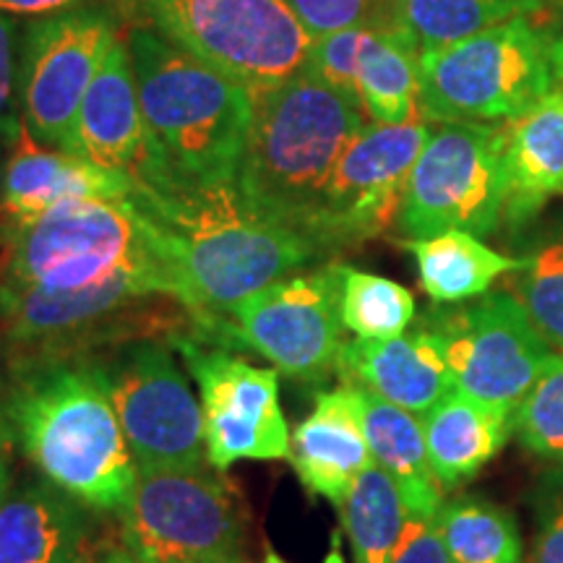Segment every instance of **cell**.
<instances>
[{
	"mask_svg": "<svg viewBox=\"0 0 563 563\" xmlns=\"http://www.w3.org/2000/svg\"><path fill=\"white\" fill-rule=\"evenodd\" d=\"M418 79L426 123L514 121L563 81V24L543 9L422 51Z\"/></svg>",
	"mask_w": 563,
	"mask_h": 563,
	"instance_id": "obj_6",
	"label": "cell"
},
{
	"mask_svg": "<svg viewBox=\"0 0 563 563\" xmlns=\"http://www.w3.org/2000/svg\"><path fill=\"white\" fill-rule=\"evenodd\" d=\"M123 545L154 563H238L245 522L238 493L203 470L139 473L118 511Z\"/></svg>",
	"mask_w": 563,
	"mask_h": 563,
	"instance_id": "obj_10",
	"label": "cell"
},
{
	"mask_svg": "<svg viewBox=\"0 0 563 563\" xmlns=\"http://www.w3.org/2000/svg\"><path fill=\"white\" fill-rule=\"evenodd\" d=\"M371 30H344L313 42L306 68H311L329 87L357 100V66Z\"/></svg>",
	"mask_w": 563,
	"mask_h": 563,
	"instance_id": "obj_33",
	"label": "cell"
},
{
	"mask_svg": "<svg viewBox=\"0 0 563 563\" xmlns=\"http://www.w3.org/2000/svg\"><path fill=\"white\" fill-rule=\"evenodd\" d=\"M238 563H243V561H238Z\"/></svg>",
	"mask_w": 563,
	"mask_h": 563,
	"instance_id": "obj_46",
	"label": "cell"
},
{
	"mask_svg": "<svg viewBox=\"0 0 563 563\" xmlns=\"http://www.w3.org/2000/svg\"><path fill=\"white\" fill-rule=\"evenodd\" d=\"M13 154L5 165L3 214L9 224L32 222L66 201L81 199H129L133 178L108 173L74 154L45 150L26 131L24 121L9 139Z\"/></svg>",
	"mask_w": 563,
	"mask_h": 563,
	"instance_id": "obj_19",
	"label": "cell"
},
{
	"mask_svg": "<svg viewBox=\"0 0 563 563\" xmlns=\"http://www.w3.org/2000/svg\"><path fill=\"white\" fill-rule=\"evenodd\" d=\"M183 51L251 95L279 87L308 63L313 37L285 0H118Z\"/></svg>",
	"mask_w": 563,
	"mask_h": 563,
	"instance_id": "obj_7",
	"label": "cell"
},
{
	"mask_svg": "<svg viewBox=\"0 0 563 563\" xmlns=\"http://www.w3.org/2000/svg\"><path fill=\"white\" fill-rule=\"evenodd\" d=\"M95 514L51 481L11 490L0 506V563L97 561Z\"/></svg>",
	"mask_w": 563,
	"mask_h": 563,
	"instance_id": "obj_17",
	"label": "cell"
},
{
	"mask_svg": "<svg viewBox=\"0 0 563 563\" xmlns=\"http://www.w3.org/2000/svg\"><path fill=\"white\" fill-rule=\"evenodd\" d=\"M340 509L355 563H389L410 514L391 477L371 464L352 483Z\"/></svg>",
	"mask_w": 563,
	"mask_h": 563,
	"instance_id": "obj_27",
	"label": "cell"
},
{
	"mask_svg": "<svg viewBox=\"0 0 563 563\" xmlns=\"http://www.w3.org/2000/svg\"><path fill=\"white\" fill-rule=\"evenodd\" d=\"M3 194H5V167L0 162V209H3Z\"/></svg>",
	"mask_w": 563,
	"mask_h": 563,
	"instance_id": "obj_42",
	"label": "cell"
},
{
	"mask_svg": "<svg viewBox=\"0 0 563 563\" xmlns=\"http://www.w3.org/2000/svg\"><path fill=\"white\" fill-rule=\"evenodd\" d=\"M3 241L9 245L3 282L55 295L139 277L183 302L178 272L159 232L131 199L66 201L32 222L5 224Z\"/></svg>",
	"mask_w": 563,
	"mask_h": 563,
	"instance_id": "obj_5",
	"label": "cell"
},
{
	"mask_svg": "<svg viewBox=\"0 0 563 563\" xmlns=\"http://www.w3.org/2000/svg\"><path fill=\"white\" fill-rule=\"evenodd\" d=\"M13 485V475H11V462H9V449L0 452V506H3L5 498H9Z\"/></svg>",
	"mask_w": 563,
	"mask_h": 563,
	"instance_id": "obj_39",
	"label": "cell"
},
{
	"mask_svg": "<svg viewBox=\"0 0 563 563\" xmlns=\"http://www.w3.org/2000/svg\"><path fill=\"white\" fill-rule=\"evenodd\" d=\"M357 391H361L363 426L373 464L391 477L402 493L407 509L422 517H435L443 506V488L428 460L422 418L386 402L376 394Z\"/></svg>",
	"mask_w": 563,
	"mask_h": 563,
	"instance_id": "obj_23",
	"label": "cell"
},
{
	"mask_svg": "<svg viewBox=\"0 0 563 563\" xmlns=\"http://www.w3.org/2000/svg\"><path fill=\"white\" fill-rule=\"evenodd\" d=\"M313 40L344 30H389V0H285Z\"/></svg>",
	"mask_w": 563,
	"mask_h": 563,
	"instance_id": "obj_32",
	"label": "cell"
},
{
	"mask_svg": "<svg viewBox=\"0 0 563 563\" xmlns=\"http://www.w3.org/2000/svg\"><path fill=\"white\" fill-rule=\"evenodd\" d=\"M428 139L431 129L422 123L365 125L336 162L313 220V241L323 253L371 241L391 228Z\"/></svg>",
	"mask_w": 563,
	"mask_h": 563,
	"instance_id": "obj_15",
	"label": "cell"
},
{
	"mask_svg": "<svg viewBox=\"0 0 563 563\" xmlns=\"http://www.w3.org/2000/svg\"><path fill=\"white\" fill-rule=\"evenodd\" d=\"M131 178L129 199L159 232L196 323L222 319L321 256L311 238L258 209L235 178L183 180L150 165H139Z\"/></svg>",
	"mask_w": 563,
	"mask_h": 563,
	"instance_id": "obj_1",
	"label": "cell"
},
{
	"mask_svg": "<svg viewBox=\"0 0 563 563\" xmlns=\"http://www.w3.org/2000/svg\"><path fill=\"white\" fill-rule=\"evenodd\" d=\"M543 9L545 0H389V30L422 53Z\"/></svg>",
	"mask_w": 563,
	"mask_h": 563,
	"instance_id": "obj_26",
	"label": "cell"
},
{
	"mask_svg": "<svg viewBox=\"0 0 563 563\" xmlns=\"http://www.w3.org/2000/svg\"><path fill=\"white\" fill-rule=\"evenodd\" d=\"M173 347L199 384L211 467L224 473L243 460H287L292 435L279 407L277 368H258L194 336H180Z\"/></svg>",
	"mask_w": 563,
	"mask_h": 563,
	"instance_id": "obj_13",
	"label": "cell"
},
{
	"mask_svg": "<svg viewBox=\"0 0 563 563\" xmlns=\"http://www.w3.org/2000/svg\"><path fill=\"white\" fill-rule=\"evenodd\" d=\"M74 3H81V0H0V11L16 13V16H47Z\"/></svg>",
	"mask_w": 563,
	"mask_h": 563,
	"instance_id": "obj_37",
	"label": "cell"
},
{
	"mask_svg": "<svg viewBox=\"0 0 563 563\" xmlns=\"http://www.w3.org/2000/svg\"><path fill=\"white\" fill-rule=\"evenodd\" d=\"M13 439L45 481L95 511H121L139 470L110 399L102 357L16 365Z\"/></svg>",
	"mask_w": 563,
	"mask_h": 563,
	"instance_id": "obj_2",
	"label": "cell"
},
{
	"mask_svg": "<svg viewBox=\"0 0 563 563\" xmlns=\"http://www.w3.org/2000/svg\"><path fill=\"white\" fill-rule=\"evenodd\" d=\"M0 391H3V386H0Z\"/></svg>",
	"mask_w": 563,
	"mask_h": 563,
	"instance_id": "obj_45",
	"label": "cell"
},
{
	"mask_svg": "<svg viewBox=\"0 0 563 563\" xmlns=\"http://www.w3.org/2000/svg\"><path fill=\"white\" fill-rule=\"evenodd\" d=\"M9 262V245H5L3 238H0V264Z\"/></svg>",
	"mask_w": 563,
	"mask_h": 563,
	"instance_id": "obj_43",
	"label": "cell"
},
{
	"mask_svg": "<svg viewBox=\"0 0 563 563\" xmlns=\"http://www.w3.org/2000/svg\"><path fill=\"white\" fill-rule=\"evenodd\" d=\"M389 563H452L435 517L407 514V522Z\"/></svg>",
	"mask_w": 563,
	"mask_h": 563,
	"instance_id": "obj_34",
	"label": "cell"
},
{
	"mask_svg": "<svg viewBox=\"0 0 563 563\" xmlns=\"http://www.w3.org/2000/svg\"><path fill=\"white\" fill-rule=\"evenodd\" d=\"M420 51L397 30H371L357 66V102L378 125L422 123Z\"/></svg>",
	"mask_w": 563,
	"mask_h": 563,
	"instance_id": "obj_25",
	"label": "cell"
},
{
	"mask_svg": "<svg viewBox=\"0 0 563 563\" xmlns=\"http://www.w3.org/2000/svg\"><path fill=\"white\" fill-rule=\"evenodd\" d=\"M435 525L452 563H522L517 522L501 506L462 498L443 504Z\"/></svg>",
	"mask_w": 563,
	"mask_h": 563,
	"instance_id": "obj_28",
	"label": "cell"
},
{
	"mask_svg": "<svg viewBox=\"0 0 563 563\" xmlns=\"http://www.w3.org/2000/svg\"><path fill=\"white\" fill-rule=\"evenodd\" d=\"M287 460L308 490L340 506L373 464L361 391L350 384L319 391L311 415L295 428Z\"/></svg>",
	"mask_w": 563,
	"mask_h": 563,
	"instance_id": "obj_18",
	"label": "cell"
},
{
	"mask_svg": "<svg viewBox=\"0 0 563 563\" xmlns=\"http://www.w3.org/2000/svg\"><path fill=\"white\" fill-rule=\"evenodd\" d=\"M194 340L245 347L295 382H321L342 350L340 264L290 274L249 295L222 319L196 323Z\"/></svg>",
	"mask_w": 563,
	"mask_h": 563,
	"instance_id": "obj_8",
	"label": "cell"
},
{
	"mask_svg": "<svg viewBox=\"0 0 563 563\" xmlns=\"http://www.w3.org/2000/svg\"><path fill=\"white\" fill-rule=\"evenodd\" d=\"M16 24L11 19L0 16V133L5 139H11L16 133L21 118L13 115V84H16V55H13V47H16Z\"/></svg>",
	"mask_w": 563,
	"mask_h": 563,
	"instance_id": "obj_35",
	"label": "cell"
},
{
	"mask_svg": "<svg viewBox=\"0 0 563 563\" xmlns=\"http://www.w3.org/2000/svg\"><path fill=\"white\" fill-rule=\"evenodd\" d=\"M262 563H287L285 559H279L277 553H266V559Z\"/></svg>",
	"mask_w": 563,
	"mask_h": 563,
	"instance_id": "obj_44",
	"label": "cell"
},
{
	"mask_svg": "<svg viewBox=\"0 0 563 563\" xmlns=\"http://www.w3.org/2000/svg\"><path fill=\"white\" fill-rule=\"evenodd\" d=\"M118 40V21L102 9L63 11L26 30L16 79L21 121L40 144L74 150L81 100Z\"/></svg>",
	"mask_w": 563,
	"mask_h": 563,
	"instance_id": "obj_12",
	"label": "cell"
},
{
	"mask_svg": "<svg viewBox=\"0 0 563 563\" xmlns=\"http://www.w3.org/2000/svg\"><path fill=\"white\" fill-rule=\"evenodd\" d=\"M365 125L355 97L302 68L279 87L253 95L238 186L258 209L313 241L329 178Z\"/></svg>",
	"mask_w": 563,
	"mask_h": 563,
	"instance_id": "obj_4",
	"label": "cell"
},
{
	"mask_svg": "<svg viewBox=\"0 0 563 563\" xmlns=\"http://www.w3.org/2000/svg\"><path fill=\"white\" fill-rule=\"evenodd\" d=\"M336 373L342 384L376 394L420 418L454 391L443 340L435 329L391 340L344 342Z\"/></svg>",
	"mask_w": 563,
	"mask_h": 563,
	"instance_id": "obj_16",
	"label": "cell"
},
{
	"mask_svg": "<svg viewBox=\"0 0 563 563\" xmlns=\"http://www.w3.org/2000/svg\"><path fill=\"white\" fill-rule=\"evenodd\" d=\"M97 355L139 473L207 467L203 410L170 347L144 340Z\"/></svg>",
	"mask_w": 563,
	"mask_h": 563,
	"instance_id": "obj_11",
	"label": "cell"
},
{
	"mask_svg": "<svg viewBox=\"0 0 563 563\" xmlns=\"http://www.w3.org/2000/svg\"><path fill=\"white\" fill-rule=\"evenodd\" d=\"M95 563H154V561L141 559V555H136V553L129 551V548L123 545V548H112V551L102 553Z\"/></svg>",
	"mask_w": 563,
	"mask_h": 563,
	"instance_id": "obj_38",
	"label": "cell"
},
{
	"mask_svg": "<svg viewBox=\"0 0 563 563\" xmlns=\"http://www.w3.org/2000/svg\"><path fill=\"white\" fill-rule=\"evenodd\" d=\"M509 224H522L563 194V81L534 108L504 125Z\"/></svg>",
	"mask_w": 563,
	"mask_h": 563,
	"instance_id": "obj_21",
	"label": "cell"
},
{
	"mask_svg": "<svg viewBox=\"0 0 563 563\" xmlns=\"http://www.w3.org/2000/svg\"><path fill=\"white\" fill-rule=\"evenodd\" d=\"M11 441H13V431L9 420V399H3V394H0V452L9 449Z\"/></svg>",
	"mask_w": 563,
	"mask_h": 563,
	"instance_id": "obj_40",
	"label": "cell"
},
{
	"mask_svg": "<svg viewBox=\"0 0 563 563\" xmlns=\"http://www.w3.org/2000/svg\"><path fill=\"white\" fill-rule=\"evenodd\" d=\"M418 262L420 285L435 302H462L483 298L498 277L522 272L530 258H511L493 251L473 232L449 230L420 241H405Z\"/></svg>",
	"mask_w": 563,
	"mask_h": 563,
	"instance_id": "obj_24",
	"label": "cell"
},
{
	"mask_svg": "<svg viewBox=\"0 0 563 563\" xmlns=\"http://www.w3.org/2000/svg\"><path fill=\"white\" fill-rule=\"evenodd\" d=\"M433 329L443 340L454 391L509 410H517L555 355L519 298L506 292L483 295L441 316Z\"/></svg>",
	"mask_w": 563,
	"mask_h": 563,
	"instance_id": "obj_14",
	"label": "cell"
},
{
	"mask_svg": "<svg viewBox=\"0 0 563 563\" xmlns=\"http://www.w3.org/2000/svg\"><path fill=\"white\" fill-rule=\"evenodd\" d=\"M340 319L355 340H391L415 319V298L399 282L340 264Z\"/></svg>",
	"mask_w": 563,
	"mask_h": 563,
	"instance_id": "obj_29",
	"label": "cell"
},
{
	"mask_svg": "<svg viewBox=\"0 0 563 563\" xmlns=\"http://www.w3.org/2000/svg\"><path fill=\"white\" fill-rule=\"evenodd\" d=\"M125 45L150 141L139 165L183 180L235 178L253 121L251 91L152 26H133Z\"/></svg>",
	"mask_w": 563,
	"mask_h": 563,
	"instance_id": "obj_3",
	"label": "cell"
},
{
	"mask_svg": "<svg viewBox=\"0 0 563 563\" xmlns=\"http://www.w3.org/2000/svg\"><path fill=\"white\" fill-rule=\"evenodd\" d=\"M514 431L532 454L563 464V352L514 410Z\"/></svg>",
	"mask_w": 563,
	"mask_h": 563,
	"instance_id": "obj_30",
	"label": "cell"
},
{
	"mask_svg": "<svg viewBox=\"0 0 563 563\" xmlns=\"http://www.w3.org/2000/svg\"><path fill=\"white\" fill-rule=\"evenodd\" d=\"M514 410L452 391L422 415L428 460L443 490L473 481L509 441Z\"/></svg>",
	"mask_w": 563,
	"mask_h": 563,
	"instance_id": "obj_22",
	"label": "cell"
},
{
	"mask_svg": "<svg viewBox=\"0 0 563 563\" xmlns=\"http://www.w3.org/2000/svg\"><path fill=\"white\" fill-rule=\"evenodd\" d=\"M530 563H563V488H559L543 506Z\"/></svg>",
	"mask_w": 563,
	"mask_h": 563,
	"instance_id": "obj_36",
	"label": "cell"
},
{
	"mask_svg": "<svg viewBox=\"0 0 563 563\" xmlns=\"http://www.w3.org/2000/svg\"><path fill=\"white\" fill-rule=\"evenodd\" d=\"M519 302L555 352H563V243H551L522 269Z\"/></svg>",
	"mask_w": 563,
	"mask_h": 563,
	"instance_id": "obj_31",
	"label": "cell"
},
{
	"mask_svg": "<svg viewBox=\"0 0 563 563\" xmlns=\"http://www.w3.org/2000/svg\"><path fill=\"white\" fill-rule=\"evenodd\" d=\"M545 3H551L553 5V16L555 19H559L561 21V24H563V0H545Z\"/></svg>",
	"mask_w": 563,
	"mask_h": 563,
	"instance_id": "obj_41",
	"label": "cell"
},
{
	"mask_svg": "<svg viewBox=\"0 0 563 563\" xmlns=\"http://www.w3.org/2000/svg\"><path fill=\"white\" fill-rule=\"evenodd\" d=\"M506 209L504 129L443 123L415 159L397 228L407 241L449 230L490 235Z\"/></svg>",
	"mask_w": 563,
	"mask_h": 563,
	"instance_id": "obj_9",
	"label": "cell"
},
{
	"mask_svg": "<svg viewBox=\"0 0 563 563\" xmlns=\"http://www.w3.org/2000/svg\"><path fill=\"white\" fill-rule=\"evenodd\" d=\"M136 76L125 40H118L84 95L74 129V157L108 173L131 175L146 154Z\"/></svg>",
	"mask_w": 563,
	"mask_h": 563,
	"instance_id": "obj_20",
	"label": "cell"
}]
</instances>
